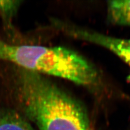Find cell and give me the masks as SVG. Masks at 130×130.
Segmentation results:
<instances>
[{"label": "cell", "mask_w": 130, "mask_h": 130, "mask_svg": "<svg viewBox=\"0 0 130 130\" xmlns=\"http://www.w3.org/2000/svg\"><path fill=\"white\" fill-rule=\"evenodd\" d=\"M69 35L102 46L118 56L130 66V39L107 36L65 24L58 25Z\"/></svg>", "instance_id": "3957f363"}, {"label": "cell", "mask_w": 130, "mask_h": 130, "mask_svg": "<svg viewBox=\"0 0 130 130\" xmlns=\"http://www.w3.org/2000/svg\"><path fill=\"white\" fill-rule=\"evenodd\" d=\"M0 60L84 86H95L99 80L93 65L74 51L62 47L13 45L0 41Z\"/></svg>", "instance_id": "7a4b0ae2"}, {"label": "cell", "mask_w": 130, "mask_h": 130, "mask_svg": "<svg viewBox=\"0 0 130 130\" xmlns=\"http://www.w3.org/2000/svg\"><path fill=\"white\" fill-rule=\"evenodd\" d=\"M21 1L0 0V14L6 22H10L11 18L16 14Z\"/></svg>", "instance_id": "8992f818"}, {"label": "cell", "mask_w": 130, "mask_h": 130, "mask_svg": "<svg viewBox=\"0 0 130 130\" xmlns=\"http://www.w3.org/2000/svg\"><path fill=\"white\" fill-rule=\"evenodd\" d=\"M0 130H32L27 122L14 112L5 113L0 119Z\"/></svg>", "instance_id": "5b68a950"}, {"label": "cell", "mask_w": 130, "mask_h": 130, "mask_svg": "<svg viewBox=\"0 0 130 130\" xmlns=\"http://www.w3.org/2000/svg\"><path fill=\"white\" fill-rule=\"evenodd\" d=\"M18 82L22 106L40 130H93L83 105L40 74L22 70Z\"/></svg>", "instance_id": "6da1fadb"}, {"label": "cell", "mask_w": 130, "mask_h": 130, "mask_svg": "<svg viewBox=\"0 0 130 130\" xmlns=\"http://www.w3.org/2000/svg\"><path fill=\"white\" fill-rule=\"evenodd\" d=\"M107 18L112 24L130 27V0L108 1Z\"/></svg>", "instance_id": "277c9868"}]
</instances>
